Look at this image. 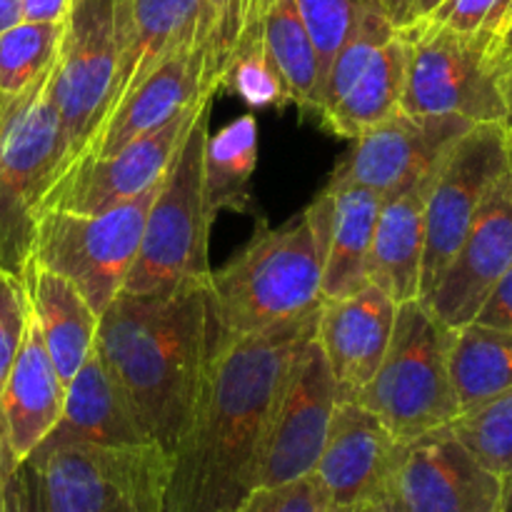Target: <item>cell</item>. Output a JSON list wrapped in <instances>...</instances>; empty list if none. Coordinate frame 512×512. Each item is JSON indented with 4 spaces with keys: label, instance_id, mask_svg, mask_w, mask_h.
<instances>
[{
    "label": "cell",
    "instance_id": "obj_45",
    "mask_svg": "<svg viewBox=\"0 0 512 512\" xmlns=\"http://www.w3.org/2000/svg\"><path fill=\"white\" fill-rule=\"evenodd\" d=\"M18 465V460L13 458V453H10L8 443H5V433H3V423H0V475L3 478H8L10 470Z\"/></svg>",
    "mask_w": 512,
    "mask_h": 512
},
{
    "label": "cell",
    "instance_id": "obj_36",
    "mask_svg": "<svg viewBox=\"0 0 512 512\" xmlns=\"http://www.w3.org/2000/svg\"><path fill=\"white\" fill-rule=\"evenodd\" d=\"M510 13L512 0H443L425 18L448 25V28L463 30V33H483L493 38L500 48ZM500 53H503V48H500Z\"/></svg>",
    "mask_w": 512,
    "mask_h": 512
},
{
    "label": "cell",
    "instance_id": "obj_16",
    "mask_svg": "<svg viewBox=\"0 0 512 512\" xmlns=\"http://www.w3.org/2000/svg\"><path fill=\"white\" fill-rule=\"evenodd\" d=\"M512 265V175L493 185L478 218L423 305L450 330L473 323L498 280Z\"/></svg>",
    "mask_w": 512,
    "mask_h": 512
},
{
    "label": "cell",
    "instance_id": "obj_7",
    "mask_svg": "<svg viewBox=\"0 0 512 512\" xmlns=\"http://www.w3.org/2000/svg\"><path fill=\"white\" fill-rule=\"evenodd\" d=\"M408 40V73L400 110L410 115H458L480 123H508L503 53L483 33H463L420 18L400 28Z\"/></svg>",
    "mask_w": 512,
    "mask_h": 512
},
{
    "label": "cell",
    "instance_id": "obj_14",
    "mask_svg": "<svg viewBox=\"0 0 512 512\" xmlns=\"http://www.w3.org/2000/svg\"><path fill=\"white\" fill-rule=\"evenodd\" d=\"M390 493L405 512H500L503 478L443 425L403 443Z\"/></svg>",
    "mask_w": 512,
    "mask_h": 512
},
{
    "label": "cell",
    "instance_id": "obj_29",
    "mask_svg": "<svg viewBox=\"0 0 512 512\" xmlns=\"http://www.w3.org/2000/svg\"><path fill=\"white\" fill-rule=\"evenodd\" d=\"M450 380L458 408L468 410L512 385V330L468 323L453 330Z\"/></svg>",
    "mask_w": 512,
    "mask_h": 512
},
{
    "label": "cell",
    "instance_id": "obj_4",
    "mask_svg": "<svg viewBox=\"0 0 512 512\" xmlns=\"http://www.w3.org/2000/svg\"><path fill=\"white\" fill-rule=\"evenodd\" d=\"M53 68L15 95H0V268L23 280L45 195L63 175L65 138Z\"/></svg>",
    "mask_w": 512,
    "mask_h": 512
},
{
    "label": "cell",
    "instance_id": "obj_12",
    "mask_svg": "<svg viewBox=\"0 0 512 512\" xmlns=\"http://www.w3.org/2000/svg\"><path fill=\"white\" fill-rule=\"evenodd\" d=\"M338 400V383L313 335L295 350L275 398L255 488H275L313 475Z\"/></svg>",
    "mask_w": 512,
    "mask_h": 512
},
{
    "label": "cell",
    "instance_id": "obj_52",
    "mask_svg": "<svg viewBox=\"0 0 512 512\" xmlns=\"http://www.w3.org/2000/svg\"><path fill=\"white\" fill-rule=\"evenodd\" d=\"M3 485H5V478L0 475V505H3Z\"/></svg>",
    "mask_w": 512,
    "mask_h": 512
},
{
    "label": "cell",
    "instance_id": "obj_33",
    "mask_svg": "<svg viewBox=\"0 0 512 512\" xmlns=\"http://www.w3.org/2000/svg\"><path fill=\"white\" fill-rule=\"evenodd\" d=\"M293 3L315 45L323 80L335 55L353 38L365 15L380 8L378 0H293Z\"/></svg>",
    "mask_w": 512,
    "mask_h": 512
},
{
    "label": "cell",
    "instance_id": "obj_6",
    "mask_svg": "<svg viewBox=\"0 0 512 512\" xmlns=\"http://www.w3.org/2000/svg\"><path fill=\"white\" fill-rule=\"evenodd\" d=\"M215 95L200 103L178 153L170 160L153 205L143 240L125 278V293H148L188 278H210L208 238L213 220L203 200V153L210 133Z\"/></svg>",
    "mask_w": 512,
    "mask_h": 512
},
{
    "label": "cell",
    "instance_id": "obj_26",
    "mask_svg": "<svg viewBox=\"0 0 512 512\" xmlns=\"http://www.w3.org/2000/svg\"><path fill=\"white\" fill-rule=\"evenodd\" d=\"M405 73H408V40L398 28L393 38L375 50L348 93L320 118V125L338 138L355 140L368 128L383 123L400 110Z\"/></svg>",
    "mask_w": 512,
    "mask_h": 512
},
{
    "label": "cell",
    "instance_id": "obj_31",
    "mask_svg": "<svg viewBox=\"0 0 512 512\" xmlns=\"http://www.w3.org/2000/svg\"><path fill=\"white\" fill-rule=\"evenodd\" d=\"M448 425L485 468L500 478L512 473V385L473 408L460 410Z\"/></svg>",
    "mask_w": 512,
    "mask_h": 512
},
{
    "label": "cell",
    "instance_id": "obj_5",
    "mask_svg": "<svg viewBox=\"0 0 512 512\" xmlns=\"http://www.w3.org/2000/svg\"><path fill=\"white\" fill-rule=\"evenodd\" d=\"M450 340L453 330L423 300L400 303L378 373L350 400L378 415L400 443L443 428L460 413L450 380Z\"/></svg>",
    "mask_w": 512,
    "mask_h": 512
},
{
    "label": "cell",
    "instance_id": "obj_17",
    "mask_svg": "<svg viewBox=\"0 0 512 512\" xmlns=\"http://www.w3.org/2000/svg\"><path fill=\"white\" fill-rule=\"evenodd\" d=\"M403 443L350 398H340L313 475L330 505H370L390 490Z\"/></svg>",
    "mask_w": 512,
    "mask_h": 512
},
{
    "label": "cell",
    "instance_id": "obj_47",
    "mask_svg": "<svg viewBox=\"0 0 512 512\" xmlns=\"http://www.w3.org/2000/svg\"><path fill=\"white\" fill-rule=\"evenodd\" d=\"M440 3H443V0H415V20H420V18H425V15L433 13Z\"/></svg>",
    "mask_w": 512,
    "mask_h": 512
},
{
    "label": "cell",
    "instance_id": "obj_20",
    "mask_svg": "<svg viewBox=\"0 0 512 512\" xmlns=\"http://www.w3.org/2000/svg\"><path fill=\"white\" fill-rule=\"evenodd\" d=\"M65 383L60 380L38 323L30 313L23 343L15 353L0 393L5 443L18 463L28 460L63 418Z\"/></svg>",
    "mask_w": 512,
    "mask_h": 512
},
{
    "label": "cell",
    "instance_id": "obj_48",
    "mask_svg": "<svg viewBox=\"0 0 512 512\" xmlns=\"http://www.w3.org/2000/svg\"><path fill=\"white\" fill-rule=\"evenodd\" d=\"M500 512H512V473L503 478V503Z\"/></svg>",
    "mask_w": 512,
    "mask_h": 512
},
{
    "label": "cell",
    "instance_id": "obj_9",
    "mask_svg": "<svg viewBox=\"0 0 512 512\" xmlns=\"http://www.w3.org/2000/svg\"><path fill=\"white\" fill-rule=\"evenodd\" d=\"M40 512H163L165 455L155 445L73 443L30 455Z\"/></svg>",
    "mask_w": 512,
    "mask_h": 512
},
{
    "label": "cell",
    "instance_id": "obj_19",
    "mask_svg": "<svg viewBox=\"0 0 512 512\" xmlns=\"http://www.w3.org/2000/svg\"><path fill=\"white\" fill-rule=\"evenodd\" d=\"M198 15L200 0H113L118 65L110 113L170 55L193 48Z\"/></svg>",
    "mask_w": 512,
    "mask_h": 512
},
{
    "label": "cell",
    "instance_id": "obj_24",
    "mask_svg": "<svg viewBox=\"0 0 512 512\" xmlns=\"http://www.w3.org/2000/svg\"><path fill=\"white\" fill-rule=\"evenodd\" d=\"M200 98L205 95L198 90V73L193 68L190 48L180 50L158 65L128 98L115 105L100 128L90 155L118 153L120 148L165 125Z\"/></svg>",
    "mask_w": 512,
    "mask_h": 512
},
{
    "label": "cell",
    "instance_id": "obj_34",
    "mask_svg": "<svg viewBox=\"0 0 512 512\" xmlns=\"http://www.w3.org/2000/svg\"><path fill=\"white\" fill-rule=\"evenodd\" d=\"M395 25L388 15L383 13L380 8L370 10L365 15V20L360 23V28L355 30L353 38L340 48V53L335 55V60L330 63L328 73H325L323 80V90H320V113L318 120L348 93L350 85L355 83L363 68L368 65V60L373 58L375 50L385 43L388 38L395 35Z\"/></svg>",
    "mask_w": 512,
    "mask_h": 512
},
{
    "label": "cell",
    "instance_id": "obj_38",
    "mask_svg": "<svg viewBox=\"0 0 512 512\" xmlns=\"http://www.w3.org/2000/svg\"><path fill=\"white\" fill-rule=\"evenodd\" d=\"M328 495L315 475L275 485V488H255L235 512H325Z\"/></svg>",
    "mask_w": 512,
    "mask_h": 512
},
{
    "label": "cell",
    "instance_id": "obj_15",
    "mask_svg": "<svg viewBox=\"0 0 512 512\" xmlns=\"http://www.w3.org/2000/svg\"><path fill=\"white\" fill-rule=\"evenodd\" d=\"M208 98V95H205ZM203 98L190 103L183 113L170 118L160 128L140 135L133 143L113 155H85L70 165L50 193L45 195L43 210L60 208L73 213H100L113 205L138 198L143 190L160 183L170 160L178 153Z\"/></svg>",
    "mask_w": 512,
    "mask_h": 512
},
{
    "label": "cell",
    "instance_id": "obj_13",
    "mask_svg": "<svg viewBox=\"0 0 512 512\" xmlns=\"http://www.w3.org/2000/svg\"><path fill=\"white\" fill-rule=\"evenodd\" d=\"M470 128L473 123L458 115H410L398 110L355 138L348 158L333 170L330 185L355 183L393 198L433 178Z\"/></svg>",
    "mask_w": 512,
    "mask_h": 512
},
{
    "label": "cell",
    "instance_id": "obj_49",
    "mask_svg": "<svg viewBox=\"0 0 512 512\" xmlns=\"http://www.w3.org/2000/svg\"><path fill=\"white\" fill-rule=\"evenodd\" d=\"M325 512H373V503L370 505H330Z\"/></svg>",
    "mask_w": 512,
    "mask_h": 512
},
{
    "label": "cell",
    "instance_id": "obj_44",
    "mask_svg": "<svg viewBox=\"0 0 512 512\" xmlns=\"http://www.w3.org/2000/svg\"><path fill=\"white\" fill-rule=\"evenodd\" d=\"M500 85H503L505 110H508V123H505V128H508V125H512V53L505 55V60H503V73H500Z\"/></svg>",
    "mask_w": 512,
    "mask_h": 512
},
{
    "label": "cell",
    "instance_id": "obj_41",
    "mask_svg": "<svg viewBox=\"0 0 512 512\" xmlns=\"http://www.w3.org/2000/svg\"><path fill=\"white\" fill-rule=\"evenodd\" d=\"M70 0H23V20L30 23H63Z\"/></svg>",
    "mask_w": 512,
    "mask_h": 512
},
{
    "label": "cell",
    "instance_id": "obj_22",
    "mask_svg": "<svg viewBox=\"0 0 512 512\" xmlns=\"http://www.w3.org/2000/svg\"><path fill=\"white\" fill-rule=\"evenodd\" d=\"M438 175V173H435ZM433 178L410 190L383 198L373 245H370L368 280L395 303L420 300L425 253V203Z\"/></svg>",
    "mask_w": 512,
    "mask_h": 512
},
{
    "label": "cell",
    "instance_id": "obj_50",
    "mask_svg": "<svg viewBox=\"0 0 512 512\" xmlns=\"http://www.w3.org/2000/svg\"><path fill=\"white\" fill-rule=\"evenodd\" d=\"M500 48H503V60H505V55L512 53V13H510L508 25H505L503 40H500Z\"/></svg>",
    "mask_w": 512,
    "mask_h": 512
},
{
    "label": "cell",
    "instance_id": "obj_25",
    "mask_svg": "<svg viewBox=\"0 0 512 512\" xmlns=\"http://www.w3.org/2000/svg\"><path fill=\"white\" fill-rule=\"evenodd\" d=\"M333 220L323 270V300L345 298L363 290L368 280L370 245L383 195L355 183L330 185Z\"/></svg>",
    "mask_w": 512,
    "mask_h": 512
},
{
    "label": "cell",
    "instance_id": "obj_1",
    "mask_svg": "<svg viewBox=\"0 0 512 512\" xmlns=\"http://www.w3.org/2000/svg\"><path fill=\"white\" fill-rule=\"evenodd\" d=\"M318 313L240 338L215 330L193 413L165 458L163 512H235L253 493L275 398Z\"/></svg>",
    "mask_w": 512,
    "mask_h": 512
},
{
    "label": "cell",
    "instance_id": "obj_39",
    "mask_svg": "<svg viewBox=\"0 0 512 512\" xmlns=\"http://www.w3.org/2000/svg\"><path fill=\"white\" fill-rule=\"evenodd\" d=\"M0 512H40L38 508V473L30 460L15 465L3 485Z\"/></svg>",
    "mask_w": 512,
    "mask_h": 512
},
{
    "label": "cell",
    "instance_id": "obj_23",
    "mask_svg": "<svg viewBox=\"0 0 512 512\" xmlns=\"http://www.w3.org/2000/svg\"><path fill=\"white\" fill-rule=\"evenodd\" d=\"M23 285L50 360L60 380L68 385L95 350L100 315L68 278L43 268L35 260L25 263Z\"/></svg>",
    "mask_w": 512,
    "mask_h": 512
},
{
    "label": "cell",
    "instance_id": "obj_21",
    "mask_svg": "<svg viewBox=\"0 0 512 512\" xmlns=\"http://www.w3.org/2000/svg\"><path fill=\"white\" fill-rule=\"evenodd\" d=\"M73 443L103 445V448L153 445L95 350L75 373V378L65 385L63 418L35 453Z\"/></svg>",
    "mask_w": 512,
    "mask_h": 512
},
{
    "label": "cell",
    "instance_id": "obj_2",
    "mask_svg": "<svg viewBox=\"0 0 512 512\" xmlns=\"http://www.w3.org/2000/svg\"><path fill=\"white\" fill-rule=\"evenodd\" d=\"M215 330L210 278L120 290L98 318L95 353L165 458L193 413Z\"/></svg>",
    "mask_w": 512,
    "mask_h": 512
},
{
    "label": "cell",
    "instance_id": "obj_43",
    "mask_svg": "<svg viewBox=\"0 0 512 512\" xmlns=\"http://www.w3.org/2000/svg\"><path fill=\"white\" fill-rule=\"evenodd\" d=\"M23 20V0H0V33Z\"/></svg>",
    "mask_w": 512,
    "mask_h": 512
},
{
    "label": "cell",
    "instance_id": "obj_18",
    "mask_svg": "<svg viewBox=\"0 0 512 512\" xmlns=\"http://www.w3.org/2000/svg\"><path fill=\"white\" fill-rule=\"evenodd\" d=\"M395 313L398 303L373 283L345 298L323 300L315 340L333 370L340 398H353L378 373L393 338Z\"/></svg>",
    "mask_w": 512,
    "mask_h": 512
},
{
    "label": "cell",
    "instance_id": "obj_8",
    "mask_svg": "<svg viewBox=\"0 0 512 512\" xmlns=\"http://www.w3.org/2000/svg\"><path fill=\"white\" fill-rule=\"evenodd\" d=\"M158 188L160 183H155L138 198L100 213L43 210L28 260L68 278L100 315L123 290Z\"/></svg>",
    "mask_w": 512,
    "mask_h": 512
},
{
    "label": "cell",
    "instance_id": "obj_46",
    "mask_svg": "<svg viewBox=\"0 0 512 512\" xmlns=\"http://www.w3.org/2000/svg\"><path fill=\"white\" fill-rule=\"evenodd\" d=\"M373 512H405V508L398 503V498H395V495L388 490V493H383L378 500H375Z\"/></svg>",
    "mask_w": 512,
    "mask_h": 512
},
{
    "label": "cell",
    "instance_id": "obj_3",
    "mask_svg": "<svg viewBox=\"0 0 512 512\" xmlns=\"http://www.w3.org/2000/svg\"><path fill=\"white\" fill-rule=\"evenodd\" d=\"M333 193L328 188L280 228L260 225L248 245L210 273L220 335L240 338L318 313Z\"/></svg>",
    "mask_w": 512,
    "mask_h": 512
},
{
    "label": "cell",
    "instance_id": "obj_42",
    "mask_svg": "<svg viewBox=\"0 0 512 512\" xmlns=\"http://www.w3.org/2000/svg\"><path fill=\"white\" fill-rule=\"evenodd\" d=\"M378 3L395 28H405L415 20V0H378Z\"/></svg>",
    "mask_w": 512,
    "mask_h": 512
},
{
    "label": "cell",
    "instance_id": "obj_40",
    "mask_svg": "<svg viewBox=\"0 0 512 512\" xmlns=\"http://www.w3.org/2000/svg\"><path fill=\"white\" fill-rule=\"evenodd\" d=\"M473 323L512 330V265L508 268V273L498 280V285L488 295V300L480 308V313L475 315Z\"/></svg>",
    "mask_w": 512,
    "mask_h": 512
},
{
    "label": "cell",
    "instance_id": "obj_30",
    "mask_svg": "<svg viewBox=\"0 0 512 512\" xmlns=\"http://www.w3.org/2000/svg\"><path fill=\"white\" fill-rule=\"evenodd\" d=\"M263 43L275 73L280 75L288 103L318 118L323 73L313 40L293 0H275L270 5L263 23Z\"/></svg>",
    "mask_w": 512,
    "mask_h": 512
},
{
    "label": "cell",
    "instance_id": "obj_37",
    "mask_svg": "<svg viewBox=\"0 0 512 512\" xmlns=\"http://www.w3.org/2000/svg\"><path fill=\"white\" fill-rule=\"evenodd\" d=\"M28 318L30 305L23 280L0 268V393H3L15 353L23 343Z\"/></svg>",
    "mask_w": 512,
    "mask_h": 512
},
{
    "label": "cell",
    "instance_id": "obj_27",
    "mask_svg": "<svg viewBox=\"0 0 512 512\" xmlns=\"http://www.w3.org/2000/svg\"><path fill=\"white\" fill-rule=\"evenodd\" d=\"M258 168V120L240 115L215 133H208L203 153V200L213 220L223 210L255 213L253 173Z\"/></svg>",
    "mask_w": 512,
    "mask_h": 512
},
{
    "label": "cell",
    "instance_id": "obj_35",
    "mask_svg": "<svg viewBox=\"0 0 512 512\" xmlns=\"http://www.w3.org/2000/svg\"><path fill=\"white\" fill-rule=\"evenodd\" d=\"M220 90L238 95L250 108H283L288 105L285 88L280 75L275 73L268 53H265L263 33L250 38L243 48L235 53L220 80Z\"/></svg>",
    "mask_w": 512,
    "mask_h": 512
},
{
    "label": "cell",
    "instance_id": "obj_51",
    "mask_svg": "<svg viewBox=\"0 0 512 512\" xmlns=\"http://www.w3.org/2000/svg\"><path fill=\"white\" fill-rule=\"evenodd\" d=\"M505 143H508V170L512 175V125L505 128Z\"/></svg>",
    "mask_w": 512,
    "mask_h": 512
},
{
    "label": "cell",
    "instance_id": "obj_28",
    "mask_svg": "<svg viewBox=\"0 0 512 512\" xmlns=\"http://www.w3.org/2000/svg\"><path fill=\"white\" fill-rule=\"evenodd\" d=\"M275 0H200L193 68L200 95H218L230 60L250 38L263 33L265 15Z\"/></svg>",
    "mask_w": 512,
    "mask_h": 512
},
{
    "label": "cell",
    "instance_id": "obj_32",
    "mask_svg": "<svg viewBox=\"0 0 512 512\" xmlns=\"http://www.w3.org/2000/svg\"><path fill=\"white\" fill-rule=\"evenodd\" d=\"M63 23L20 20L0 33V95H15L53 68L58 58Z\"/></svg>",
    "mask_w": 512,
    "mask_h": 512
},
{
    "label": "cell",
    "instance_id": "obj_11",
    "mask_svg": "<svg viewBox=\"0 0 512 512\" xmlns=\"http://www.w3.org/2000/svg\"><path fill=\"white\" fill-rule=\"evenodd\" d=\"M508 173L505 125H473L440 165L425 203V253L420 300L455 255L490 190Z\"/></svg>",
    "mask_w": 512,
    "mask_h": 512
},
{
    "label": "cell",
    "instance_id": "obj_10",
    "mask_svg": "<svg viewBox=\"0 0 512 512\" xmlns=\"http://www.w3.org/2000/svg\"><path fill=\"white\" fill-rule=\"evenodd\" d=\"M115 65L113 0H70L50 80L65 138L63 173L93 150L113 103Z\"/></svg>",
    "mask_w": 512,
    "mask_h": 512
}]
</instances>
